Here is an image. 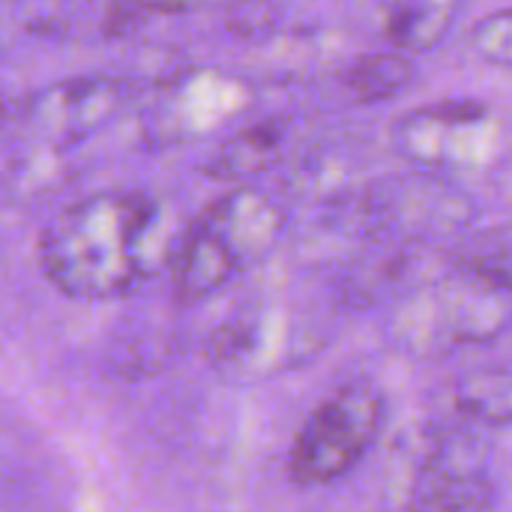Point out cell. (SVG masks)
<instances>
[{"mask_svg": "<svg viewBox=\"0 0 512 512\" xmlns=\"http://www.w3.org/2000/svg\"><path fill=\"white\" fill-rule=\"evenodd\" d=\"M255 102V87L234 72L195 66L162 81L150 99L141 132L156 147L213 138L237 123Z\"/></svg>", "mask_w": 512, "mask_h": 512, "instance_id": "cell-5", "label": "cell"}, {"mask_svg": "<svg viewBox=\"0 0 512 512\" xmlns=\"http://www.w3.org/2000/svg\"><path fill=\"white\" fill-rule=\"evenodd\" d=\"M456 408L474 423H512L510 372H477L456 390Z\"/></svg>", "mask_w": 512, "mask_h": 512, "instance_id": "cell-14", "label": "cell"}, {"mask_svg": "<svg viewBox=\"0 0 512 512\" xmlns=\"http://www.w3.org/2000/svg\"><path fill=\"white\" fill-rule=\"evenodd\" d=\"M180 237L168 231V216L153 195L96 192L45 225L39 267L72 300H117L171 267Z\"/></svg>", "mask_w": 512, "mask_h": 512, "instance_id": "cell-1", "label": "cell"}, {"mask_svg": "<svg viewBox=\"0 0 512 512\" xmlns=\"http://www.w3.org/2000/svg\"><path fill=\"white\" fill-rule=\"evenodd\" d=\"M492 180H495L498 195L512 204V153L510 156H504V159L492 168Z\"/></svg>", "mask_w": 512, "mask_h": 512, "instance_id": "cell-17", "label": "cell"}, {"mask_svg": "<svg viewBox=\"0 0 512 512\" xmlns=\"http://www.w3.org/2000/svg\"><path fill=\"white\" fill-rule=\"evenodd\" d=\"M342 84L357 102H384L414 84V60L399 48L360 54L342 69Z\"/></svg>", "mask_w": 512, "mask_h": 512, "instance_id": "cell-13", "label": "cell"}, {"mask_svg": "<svg viewBox=\"0 0 512 512\" xmlns=\"http://www.w3.org/2000/svg\"><path fill=\"white\" fill-rule=\"evenodd\" d=\"M387 420V399L375 384L354 381L327 396L300 426L291 453V483L312 489L351 474L375 447Z\"/></svg>", "mask_w": 512, "mask_h": 512, "instance_id": "cell-3", "label": "cell"}, {"mask_svg": "<svg viewBox=\"0 0 512 512\" xmlns=\"http://www.w3.org/2000/svg\"><path fill=\"white\" fill-rule=\"evenodd\" d=\"M240 270L267 261L285 237L288 210L252 186H237L198 216Z\"/></svg>", "mask_w": 512, "mask_h": 512, "instance_id": "cell-8", "label": "cell"}, {"mask_svg": "<svg viewBox=\"0 0 512 512\" xmlns=\"http://www.w3.org/2000/svg\"><path fill=\"white\" fill-rule=\"evenodd\" d=\"M381 12V30L399 51H432L438 48L465 0H375Z\"/></svg>", "mask_w": 512, "mask_h": 512, "instance_id": "cell-11", "label": "cell"}, {"mask_svg": "<svg viewBox=\"0 0 512 512\" xmlns=\"http://www.w3.org/2000/svg\"><path fill=\"white\" fill-rule=\"evenodd\" d=\"M360 213L372 234L396 231L408 240L459 231L474 219V201L438 171L384 177L360 198Z\"/></svg>", "mask_w": 512, "mask_h": 512, "instance_id": "cell-7", "label": "cell"}, {"mask_svg": "<svg viewBox=\"0 0 512 512\" xmlns=\"http://www.w3.org/2000/svg\"><path fill=\"white\" fill-rule=\"evenodd\" d=\"M512 318L510 267L468 258L429 285L405 294L393 312V336L411 351H450L492 342Z\"/></svg>", "mask_w": 512, "mask_h": 512, "instance_id": "cell-2", "label": "cell"}, {"mask_svg": "<svg viewBox=\"0 0 512 512\" xmlns=\"http://www.w3.org/2000/svg\"><path fill=\"white\" fill-rule=\"evenodd\" d=\"M243 270L225 252V246L213 237V231L195 216V222L183 231L174 261L171 282L174 294L183 303H198L219 294L228 282H234Z\"/></svg>", "mask_w": 512, "mask_h": 512, "instance_id": "cell-10", "label": "cell"}, {"mask_svg": "<svg viewBox=\"0 0 512 512\" xmlns=\"http://www.w3.org/2000/svg\"><path fill=\"white\" fill-rule=\"evenodd\" d=\"M129 6H144L153 12H189V9H201L213 0H126Z\"/></svg>", "mask_w": 512, "mask_h": 512, "instance_id": "cell-16", "label": "cell"}, {"mask_svg": "<svg viewBox=\"0 0 512 512\" xmlns=\"http://www.w3.org/2000/svg\"><path fill=\"white\" fill-rule=\"evenodd\" d=\"M471 45L486 63L512 69V6L480 18L471 33Z\"/></svg>", "mask_w": 512, "mask_h": 512, "instance_id": "cell-15", "label": "cell"}, {"mask_svg": "<svg viewBox=\"0 0 512 512\" xmlns=\"http://www.w3.org/2000/svg\"><path fill=\"white\" fill-rule=\"evenodd\" d=\"M285 150V123L282 120H261L252 126H243L231 138L222 141V147L207 162V174L225 183H243L249 177H258L261 171L273 168Z\"/></svg>", "mask_w": 512, "mask_h": 512, "instance_id": "cell-12", "label": "cell"}, {"mask_svg": "<svg viewBox=\"0 0 512 512\" xmlns=\"http://www.w3.org/2000/svg\"><path fill=\"white\" fill-rule=\"evenodd\" d=\"M489 483L465 441H444L417 474L405 512H486Z\"/></svg>", "mask_w": 512, "mask_h": 512, "instance_id": "cell-9", "label": "cell"}, {"mask_svg": "<svg viewBox=\"0 0 512 512\" xmlns=\"http://www.w3.org/2000/svg\"><path fill=\"white\" fill-rule=\"evenodd\" d=\"M132 84L120 75H75L51 81L21 102V129L27 144L69 153L96 135L129 99Z\"/></svg>", "mask_w": 512, "mask_h": 512, "instance_id": "cell-6", "label": "cell"}, {"mask_svg": "<svg viewBox=\"0 0 512 512\" xmlns=\"http://www.w3.org/2000/svg\"><path fill=\"white\" fill-rule=\"evenodd\" d=\"M504 120L477 99H444L402 114L393 147L414 168L453 174L495 168L504 159Z\"/></svg>", "mask_w": 512, "mask_h": 512, "instance_id": "cell-4", "label": "cell"}]
</instances>
